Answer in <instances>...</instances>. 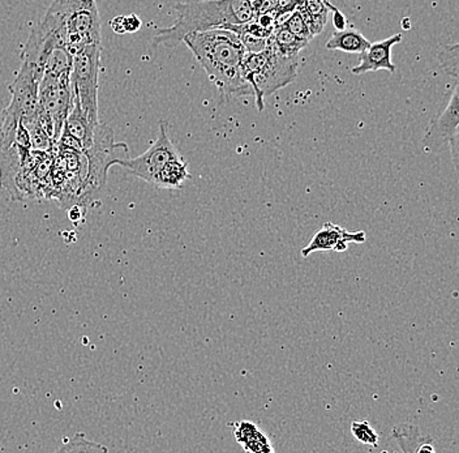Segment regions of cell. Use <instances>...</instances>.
Listing matches in <instances>:
<instances>
[{
  "label": "cell",
  "mask_w": 459,
  "mask_h": 453,
  "mask_svg": "<svg viewBox=\"0 0 459 453\" xmlns=\"http://www.w3.org/2000/svg\"><path fill=\"white\" fill-rule=\"evenodd\" d=\"M299 67V56L285 57L273 50L258 54H244L243 79L248 83L257 109L264 110V100L295 82Z\"/></svg>",
  "instance_id": "4"
},
{
  "label": "cell",
  "mask_w": 459,
  "mask_h": 453,
  "mask_svg": "<svg viewBox=\"0 0 459 453\" xmlns=\"http://www.w3.org/2000/svg\"><path fill=\"white\" fill-rule=\"evenodd\" d=\"M297 10L303 16L312 37L318 36L324 30L329 15L325 0H300Z\"/></svg>",
  "instance_id": "13"
},
{
  "label": "cell",
  "mask_w": 459,
  "mask_h": 453,
  "mask_svg": "<svg viewBox=\"0 0 459 453\" xmlns=\"http://www.w3.org/2000/svg\"><path fill=\"white\" fill-rule=\"evenodd\" d=\"M458 84L453 88L450 94L449 102L443 113L430 122L429 127L427 128L426 137H424V144H426L427 152L438 151L444 145L450 144L458 139V125H459V91Z\"/></svg>",
  "instance_id": "8"
},
{
  "label": "cell",
  "mask_w": 459,
  "mask_h": 453,
  "mask_svg": "<svg viewBox=\"0 0 459 453\" xmlns=\"http://www.w3.org/2000/svg\"><path fill=\"white\" fill-rule=\"evenodd\" d=\"M326 5H328L329 13H333V25H334L335 30H344L347 28V19L346 16L343 15L342 11L340 8L335 7V5L330 4V3L325 2Z\"/></svg>",
  "instance_id": "22"
},
{
  "label": "cell",
  "mask_w": 459,
  "mask_h": 453,
  "mask_svg": "<svg viewBox=\"0 0 459 453\" xmlns=\"http://www.w3.org/2000/svg\"><path fill=\"white\" fill-rule=\"evenodd\" d=\"M435 451L436 449L435 447L432 446V441H430L429 439H427L426 443H421V446H419L415 452L433 453Z\"/></svg>",
  "instance_id": "23"
},
{
  "label": "cell",
  "mask_w": 459,
  "mask_h": 453,
  "mask_svg": "<svg viewBox=\"0 0 459 453\" xmlns=\"http://www.w3.org/2000/svg\"><path fill=\"white\" fill-rule=\"evenodd\" d=\"M366 240V231H349L337 223L326 222L314 235L311 242L301 249L300 254L303 257H308L318 251L344 252L349 248L350 243L360 245Z\"/></svg>",
  "instance_id": "9"
},
{
  "label": "cell",
  "mask_w": 459,
  "mask_h": 453,
  "mask_svg": "<svg viewBox=\"0 0 459 453\" xmlns=\"http://www.w3.org/2000/svg\"><path fill=\"white\" fill-rule=\"evenodd\" d=\"M102 45H86L72 54L71 84L82 113L99 125V89Z\"/></svg>",
  "instance_id": "5"
},
{
  "label": "cell",
  "mask_w": 459,
  "mask_h": 453,
  "mask_svg": "<svg viewBox=\"0 0 459 453\" xmlns=\"http://www.w3.org/2000/svg\"><path fill=\"white\" fill-rule=\"evenodd\" d=\"M182 42L214 83L221 99L252 96L251 88L242 74L246 50L235 31L226 28L196 31L186 34Z\"/></svg>",
  "instance_id": "1"
},
{
  "label": "cell",
  "mask_w": 459,
  "mask_h": 453,
  "mask_svg": "<svg viewBox=\"0 0 459 453\" xmlns=\"http://www.w3.org/2000/svg\"><path fill=\"white\" fill-rule=\"evenodd\" d=\"M180 157L182 156H180L175 145L172 144L170 136H169L168 125L160 120V135H158L156 142L152 144L145 153L140 154L136 159L117 160L115 165L123 166L134 177L154 186L160 169L171 160L180 159Z\"/></svg>",
  "instance_id": "6"
},
{
  "label": "cell",
  "mask_w": 459,
  "mask_h": 453,
  "mask_svg": "<svg viewBox=\"0 0 459 453\" xmlns=\"http://www.w3.org/2000/svg\"><path fill=\"white\" fill-rule=\"evenodd\" d=\"M177 22L157 31L154 46L174 48L186 34L235 27L252 22L255 11L252 0H186L174 5Z\"/></svg>",
  "instance_id": "2"
},
{
  "label": "cell",
  "mask_w": 459,
  "mask_h": 453,
  "mask_svg": "<svg viewBox=\"0 0 459 453\" xmlns=\"http://www.w3.org/2000/svg\"><path fill=\"white\" fill-rule=\"evenodd\" d=\"M351 434L358 441H360L361 444H367V446H377L378 440H380V437L373 430L368 421H352Z\"/></svg>",
  "instance_id": "17"
},
{
  "label": "cell",
  "mask_w": 459,
  "mask_h": 453,
  "mask_svg": "<svg viewBox=\"0 0 459 453\" xmlns=\"http://www.w3.org/2000/svg\"><path fill=\"white\" fill-rule=\"evenodd\" d=\"M269 45L281 56L295 57L299 56L300 51L308 46V42L298 39L285 27H281L273 30L272 36L269 37Z\"/></svg>",
  "instance_id": "15"
},
{
  "label": "cell",
  "mask_w": 459,
  "mask_h": 453,
  "mask_svg": "<svg viewBox=\"0 0 459 453\" xmlns=\"http://www.w3.org/2000/svg\"><path fill=\"white\" fill-rule=\"evenodd\" d=\"M458 44L446 45L441 48L438 53V60H440L441 67L447 74L458 79Z\"/></svg>",
  "instance_id": "16"
},
{
  "label": "cell",
  "mask_w": 459,
  "mask_h": 453,
  "mask_svg": "<svg viewBox=\"0 0 459 453\" xmlns=\"http://www.w3.org/2000/svg\"><path fill=\"white\" fill-rule=\"evenodd\" d=\"M191 178L188 170V162L183 157L174 159L166 163L156 178L154 186L165 190H179L186 180Z\"/></svg>",
  "instance_id": "12"
},
{
  "label": "cell",
  "mask_w": 459,
  "mask_h": 453,
  "mask_svg": "<svg viewBox=\"0 0 459 453\" xmlns=\"http://www.w3.org/2000/svg\"><path fill=\"white\" fill-rule=\"evenodd\" d=\"M74 54L86 45H102L96 0H54L45 15Z\"/></svg>",
  "instance_id": "3"
},
{
  "label": "cell",
  "mask_w": 459,
  "mask_h": 453,
  "mask_svg": "<svg viewBox=\"0 0 459 453\" xmlns=\"http://www.w3.org/2000/svg\"><path fill=\"white\" fill-rule=\"evenodd\" d=\"M235 438L244 451L251 453H272L274 449L263 430L251 421H242L235 429Z\"/></svg>",
  "instance_id": "11"
},
{
  "label": "cell",
  "mask_w": 459,
  "mask_h": 453,
  "mask_svg": "<svg viewBox=\"0 0 459 453\" xmlns=\"http://www.w3.org/2000/svg\"><path fill=\"white\" fill-rule=\"evenodd\" d=\"M371 42L357 30H335L326 42L328 50H340L343 53L360 54L368 48Z\"/></svg>",
  "instance_id": "14"
},
{
  "label": "cell",
  "mask_w": 459,
  "mask_h": 453,
  "mask_svg": "<svg viewBox=\"0 0 459 453\" xmlns=\"http://www.w3.org/2000/svg\"><path fill=\"white\" fill-rule=\"evenodd\" d=\"M325 2L330 3V4L335 5V7L340 8V5H343L344 2L347 0H325Z\"/></svg>",
  "instance_id": "24"
},
{
  "label": "cell",
  "mask_w": 459,
  "mask_h": 453,
  "mask_svg": "<svg viewBox=\"0 0 459 453\" xmlns=\"http://www.w3.org/2000/svg\"><path fill=\"white\" fill-rule=\"evenodd\" d=\"M111 28L117 34L136 33L142 28V20L136 15L117 16L111 20Z\"/></svg>",
  "instance_id": "19"
},
{
  "label": "cell",
  "mask_w": 459,
  "mask_h": 453,
  "mask_svg": "<svg viewBox=\"0 0 459 453\" xmlns=\"http://www.w3.org/2000/svg\"><path fill=\"white\" fill-rule=\"evenodd\" d=\"M41 79V74L33 65L22 62L16 79L10 85L13 100L4 111L19 120L29 119V118L36 116L37 109H39V87Z\"/></svg>",
  "instance_id": "7"
},
{
  "label": "cell",
  "mask_w": 459,
  "mask_h": 453,
  "mask_svg": "<svg viewBox=\"0 0 459 453\" xmlns=\"http://www.w3.org/2000/svg\"><path fill=\"white\" fill-rule=\"evenodd\" d=\"M240 41H242L244 50L248 54H258L268 50L269 39L263 37L252 36V34H239Z\"/></svg>",
  "instance_id": "20"
},
{
  "label": "cell",
  "mask_w": 459,
  "mask_h": 453,
  "mask_svg": "<svg viewBox=\"0 0 459 453\" xmlns=\"http://www.w3.org/2000/svg\"><path fill=\"white\" fill-rule=\"evenodd\" d=\"M283 27H285L290 33L294 34L295 37L303 39V41L308 42V44L311 42V39H314L308 27H307L306 22H304L303 16H301V13L298 10H295L294 13H291V16L286 20Z\"/></svg>",
  "instance_id": "18"
},
{
  "label": "cell",
  "mask_w": 459,
  "mask_h": 453,
  "mask_svg": "<svg viewBox=\"0 0 459 453\" xmlns=\"http://www.w3.org/2000/svg\"><path fill=\"white\" fill-rule=\"evenodd\" d=\"M402 34H394L383 41L376 42L368 46L367 50L359 54L360 63L357 67L352 68V74H363L367 73H376V71L385 70L389 73H395L397 67L392 62L393 46L401 44Z\"/></svg>",
  "instance_id": "10"
},
{
  "label": "cell",
  "mask_w": 459,
  "mask_h": 453,
  "mask_svg": "<svg viewBox=\"0 0 459 453\" xmlns=\"http://www.w3.org/2000/svg\"><path fill=\"white\" fill-rule=\"evenodd\" d=\"M255 15L275 13L278 8V0H252Z\"/></svg>",
  "instance_id": "21"
}]
</instances>
